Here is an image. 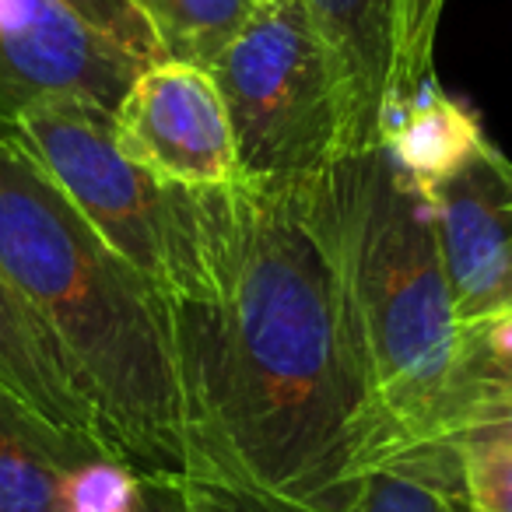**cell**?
I'll use <instances>...</instances> for the list:
<instances>
[{"label":"cell","mask_w":512,"mask_h":512,"mask_svg":"<svg viewBox=\"0 0 512 512\" xmlns=\"http://www.w3.org/2000/svg\"><path fill=\"white\" fill-rule=\"evenodd\" d=\"M169 221L186 474L302 495L376 460L362 330L306 186H169Z\"/></svg>","instance_id":"cell-1"},{"label":"cell","mask_w":512,"mask_h":512,"mask_svg":"<svg viewBox=\"0 0 512 512\" xmlns=\"http://www.w3.org/2000/svg\"><path fill=\"white\" fill-rule=\"evenodd\" d=\"M0 274L60 351L102 446L137 474L186 477L165 295L11 127H0Z\"/></svg>","instance_id":"cell-2"},{"label":"cell","mask_w":512,"mask_h":512,"mask_svg":"<svg viewBox=\"0 0 512 512\" xmlns=\"http://www.w3.org/2000/svg\"><path fill=\"white\" fill-rule=\"evenodd\" d=\"M302 186L362 330L379 456L397 453L421 435L460 351L432 207L383 144L341 151Z\"/></svg>","instance_id":"cell-3"},{"label":"cell","mask_w":512,"mask_h":512,"mask_svg":"<svg viewBox=\"0 0 512 512\" xmlns=\"http://www.w3.org/2000/svg\"><path fill=\"white\" fill-rule=\"evenodd\" d=\"M207 71L225 102L239 179L302 183L344 151L334 71L302 0L253 11Z\"/></svg>","instance_id":"cell-4"},{"label":"cell","mask_w":512,"mask_h":512,"mask_svg":"<svg viewBox=\"0 0 512 512\" xmlns=\"http://www.w3.org/2000/svg\"><path fill=\"white\" fill-rule=\"evenodd\" d=\"M15 130L88 225L165 288L169 274V183L134 165L116 144L113 113L88 99H46Z\"/></svg>","instance_id":"cell-5"},{"label":"cell","mask_w":512,"mask_h":512,"mask_svg":"<svg viewBox=\"0 0 512 512\" xmlns=\"http://www.w3.org/2000/svg\"><path fill=\"white\" fill-rule=\"evenodd\" d=\"M113 130L123 155L158 183L211 190L239 179L225 102L207 67L148 64L113 109Z\"/></svg>","instance_id":"cell-6"},{"label":"cell","mask_w":512,"mask_h":512,"mask_svg":"<svg viewBox=\"0 0 512 512\" xmlns=\"http://www.w3.org/2000/svg\"><path fill=\"white\" fill-rule=\"evenodd\" d=\"M144 67L60 0H0V127L46 99L113 113Z\"/></svg>","instance_id":"cell-7"},{"label":"cell","mask_w":512,"mask_h":512,"mask_svg":"<svg viewBox=\"0 0 512 512\" xmlns=\"http://www.w3.org/2000/svg\"><path fill=\"white\" fill-rule=\"evenodd\" d=\"M421 193L432 207L460 330L498 316L512 278V162L484 137Z\"/></svg>","instance_id":"cell-8"},{"label":"cell","mask_w":512,"mask_h":512,"mask_svg":"<svg viewBox=\"0 0 512 512\" xmlns=\"http://www.w3.org/2000/svg\"><path fill=\"white\" fill-rule=\"evenodd\" d=\"M323 39L344 116V151L372 148L393 92L404 0H302Z\"/></svg>","instance_id":"cell-9"},{"label":"cell","mask_w":512,"mask_h":512,"mask_svg":"<svg viewBox=\"0 0 512 512\" xmlns=\"http://www.w3.org/2000/svg\"><path fill=\"white\" fill-rule=\"evenodd\" d=\"M376 141L400 165V172L425 190L484 141V127L474 109L449 95L432 71L386 95Z\"/></svg>","instance_id":"cell-10"},{"label":"cell","mask_w":512,"mask_h":512,"mask_svg":"<svg viewBox=\"0 0 512 512\" xmlns=\"http://www.w3.org/2000/svg\"><path fill=\"white\" fill-rule=\"evenodd\" d=\"M0 383L60 435L109 453L95 432L85 400L67 376L60 351L53 348L36 316L22 306V299L11 292L4 274H0Z\"/></svg>","instance_id":"cell-11"},{"label":"cell","mask_w":512,"mask_h":512,"mask_svg":"<svg viewBox=\"0 0 512 512\" xmlns=\"http://www.w3.org/2000/svg\"><path fill=\"white\" fill-rule=\"evenodd\" d=\"M92 456L109 453L60 435L0 383V512L57 509L64 474Z\"/></svg>","instance_id":"cell-12"},{"label":"cell","mask_w":512,"mask_h":512,"mask_svg":"<svg viewBox=\"0 0 512 512\" xmlns=\"http://www.w3.org/2000/svg\"><path fill=\"white\" fill-rule=\"evenodd\" d=\"M165 60L211 67L253 18L249 0H130Z\"/></svg>","instance_id":"cell-13"},{"label":"cell","mask_w":512,"mask_h":512,"mask_svg":"<svg viewBox=\"0 0 512 512\" xmlns=\"http://www.w3.org/2000/svg\"><path fill=\"white\" fill-rule=\"evenodd\" d=\"M183 498L186 512H372L365 484L355 470L302 495H281V491L186 474Z\"/></svg>","instance_id":"cell-14"},{"label":"cell","mask_w":512,"mask_h":512,"mask_svg":"<svg viewBox=\"0 0 512 512\" xmlns=\"http://www.w3.org/2000/svg\"><path fill=\"white\" fill-rule=\"evenodd\" d=\"M418 442H446V446L502 442V446H512V379H477V383L449 386L411 446Z\"/></svg>","instance_id":"cell-15"},{"label":"cell","mask_w":512,"mask_h":512,"mask_svg":"<svg viewBox=\"0 0 512 512\" xmlns=\"http://www.w3.org/2000/svg\"><path fill=\"white\" fill-rule=\"evenodd\" d=\"M148 474H137L116 456L74 463L60 481L57 509L64 512H144Z\"/></svg>","instance_id":"cell-16"},{"label":"cell","mask_w":512,"mask_h":512,"mask_svg":"<svg viewBox=\"0 0 512 512\" xmlns=\"http://www.w3.org/2000/svg\"><path fill=\"white\" fill-rule=\"evenodd\" d=\"M477 379H512V313L491 316V320L460 330V351H456L446 390L460 383H477Z\"/></svg>","instance_id":"cell-17"},{"label":"cell","mask_w":512,"mask_h":512,"mask_svg":"<svg viewBox=\"0 0 512 512\" xmlns=\"http://www.w3.org/2000/svg\"><path fill=\"white\" fill-rule=\"evenodd\" d=\"M463 481L470 512H512V446L502 442H463Z\"/></svg>","instance_id":"cell-18"},{"label":"cell","mask_w":512,"mask_h":512,"mask_svg":"<svg viewBox=\"0 0 512 512\" xmlns=\"http://www.w3.org/2000/svg\"><path fill=\"white\" fill-rule=\"evenodd\" d=\"M60 4H67L81 22H88L99 36H106L109 43H116L123 53L137 57L141 64L165 60L155 36L141 22V15L134 11L130 0H60Z\"/></svg>","instance_id":"cell-19"},{"label":"cell","mask_w":512,"mask_h":512,"mask_svg":"<svg viewBox=\"0 0 512 512\" xmlns=\"http://www.w3.org/2000/svg\"><path fill=\"white\" fill-rule=\"evenodd\" d=\"M442 8H446V0H404V15H400V60H397L393 92L425 78V74H432V50H435V32H439L442 22Z\"/></svg>","instance_id":"cell-20"},{"label":"cell","mask_w":512,"mask_h":512,"mask_svg":"<svg viewBox=\"0 0 512 512\" xmlns=\"http://www.w3.org/2000/svg\"><path fill=\"white\" fill-rule=\"evenodd\" d=\"M50 512H64V509H50ZM144 512H186L183 477H151Z\"/></svg>","instance_id":"cell-21"},{"label":"cell","mask_w":512,"mask_h":512,"mask_svg":"<svg viewBox=\"0 0 512 512\" xmlns=\"http://www.w3.org/2000/svg\"><path fill=\"white\" fill-rule=\"evenodd\" d=\"M249 4H253V11H274L281 4H292V0H249Z\"/></svg>","instance_id":"cell-22"},{"label":"cell","mask_w":512,"mask_h":512,"mask_svg":"<svg viewBox=\"0 0 512 512\" xmlns=\"http://www.w3.org/2000/svg\"><path fill=\"white\" fill-rule=\"evenodd\" d=\"M502 313H512V278H509V292H505V306H502ZM498 313V316H502Z\"/></svg>","instance_id":"cell-23"}]
</instances>
